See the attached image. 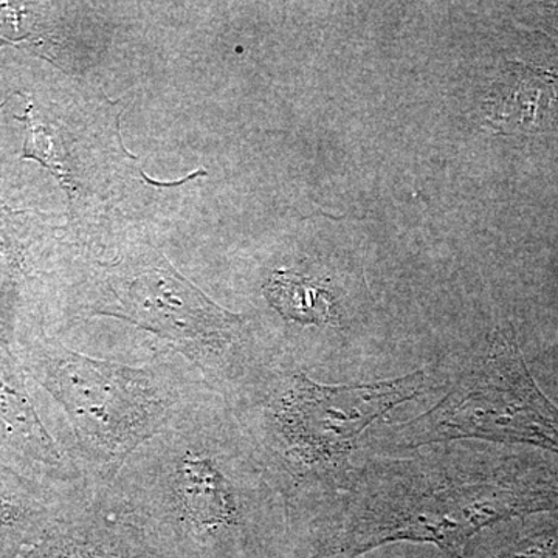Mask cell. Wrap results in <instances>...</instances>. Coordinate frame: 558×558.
<instances>
[{"instance_id": "obj_1", "label": "cell", "mask_w": 558, "mask_h": 558, "mask_svg": "<svg viewBox=\"0 0 558 558\" xmlns=\"http://www.w3.org/2000/svg\"><path fill=\"white\" fill-rule=\"evenodd\" d=\"M480 438L558 453V409L537 387L515 340L495 333L486 360L450 395L398 428L399 446Z\"/></svg>"}, {"instance_id": "obj_2", "label": "cell", "mask_w": 558, "mask_h": 558, "mask_svg": "<svg viewBox=\"0 0 558 558\" xmlns=\"http://www.w3.org/2000/svg\"><path fill=\"white\" fill-rule=\"evenodd\" d=\"M44 384L60 400L86 449L102 462L130 457L170 421L172 399L148 369L44 351Z\"/></svg>"}, {"instance_id": "obj_3", "label": "cell", "mask_w": 558, "mask_h": 558, "mask_svg": "<svg viewBox=\"0 0 558 558\" xmlns=\"http://www.w3.org/2000/svg\"><path fill=\"white\" fill-rule=\"evenodd\" d=\"M553 509H558V488L519 484H475L380 497L349 527L343 554L354 558L387 543L417 542L465 558L470 538L488 524Z\"/></svg>"}, {"instance_id": "obj_4", "label": "cell", "mask_w": 558, "mask_h": 558, "mask_svg": "<svg viewBox=\"0 0 558 558\" xmlns=\"http://www.w3.org/2000/svg\"><path fill=\"white\" fill-rule=\"evenodd\" d=\"M425 381L422 371L399 379L348 387H326L295 376L279 400V428L303 461H332L348 454L360 433L374 421L421 395Z\"/></svg>"}, {"instance_id": "obj_5", "label": "cell", "mask_w": 558, "mask_h": 558, "mask_svg": "<svg viewBox=\"0 0 558 558\" xmlns=\"http://www.w3.org/2000/svg\"><path fill=\"white\" fill-rule=\"evenodd\" d=\"M117 306L105 314L126 318L182 348L196 362L226 351L241 319L220 310L165 260L109 279Z\"/></svg>"}, {"instance_id": "obj_6", "label": "cell", "mask_w": 558, "mask_h": 558, "mask_svg": "<svg viewBox=\"0 0 558 558\" xmlns=\"http://www.w3.org/2000/svg\"><path fill=\"white\" fill-rule=\"evenodd\" d=\"M160 472L161 502L197 531L240 523L241 505L233 481L207 444H172Z\"/></svg>"}, {"instance_id": "obj_7", "label": "cell", "mask_w": 558, "mask_h": 558, "mask_svg": "<svg viewBox=\"0 0 558 558\" xmlns=\"http://www.w3.org/2000/svg\"><path fill=\"white\" fill-rule=\"evenodd\" d=\"M557 110V76L549 70L520 62H509L484 100L487 126L502 134H535L548 130Z\"/></svg>"}, {"instance_id": "obj_8", "label": "cell", "mask_w": 558, "mask_h": 558, "mask_svg": "<svg viewBox=\"0 0 558 558\" xmlns=\"http://www.w3.org/2000/svg\"><path fill=\"white\" fill-rule=\"evenodd\" d=\"M264 295L290 322L317 326L336 323V301L330 290L300 271H275L264 286Z\"/></svg>"}, {"instance_id": "obj_9", "label": "cell", "mask_w": 558, "mask_h": 558, "mask_svg": "<svg viewBox=\"0 0 558 558\" xmlns=\"http://www.w3.org/2000/svg\"><path fill=\"white\" fill-rule=\"evenodd\" d=\"M31 222L28 213L17 211L0 201V253L14 269H24Z\"/></svg>"}, {"instance_id": "obj_10", "label": "cell", "mask_w": 558, "mask_h": 558, "mask_svg": "<svg viewBox=\"0 0 558 558\" xmlns=\"http://www.w3.org/2000/svg\"><path fill=\"white\" fill-rule=\"evenodd\" d=\"M501 558H558V529L521 539Z\"/></svg>"}]
</instances>
